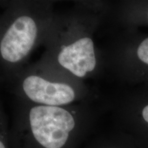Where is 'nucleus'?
<instances>
[{
	"instance_id": "1",
	"label": "nucleus",
	"mask_w": 148,
	"mask_h": 148,
	"mask_svg": "<svg viewBox=\"0 0 148 148\" xmlns=\"http://www.w3.org/2000/svg\"><path fill=\"white\" fill-rule=\"evenodd\" d=\"M29 123L34 138L45 148L63 147L75 127V121L69 111L43 105L31 109Z\"/></svg>"
},
{
	"instance_id": "2",
	"label": "nucleus",
	"mask_w": 148,
	"mask_h": 148,
	"mask_svg": "<svg viewBox=\"0 0 148 148\" xmlns=\"http://www.w3.org/2000/svg\"><path fill=\"white\" fill-rule=\"evenodd\" d=\"M36 35V24L32 18L25 15L18 17L1 38V57L9 62H17L22 60L32 48Z\"/></svg>"
},
{
	"instance_id": "3",
	"label": "nucleus",
	"mask_w": 148,
	"mask_h": 148,
	"mask_svg": "<svg viewBox=\"0 0 148 148\" xmlns=\"http://www.w3.org/2000/svg\"><path fill=\"white\" fill-rule=\"evenodd\" d=\"M23 88L31 100L43 106H58L72 102L73 88L64 83L51 82L38 75H29L23 80Z\"/></svg>"
},
{
	"instance_id": "4",
	"label": "nucleus",
	"mask_w": 148,
	"mask_h": 148,
	"mask_svg": "<svg viewBox=\"0 0 148 148\" xmlns=\"http://www.w3.org/2000/svg\"><path fill=\"white\" fill-rule=\"evenodd\" d=\"M58 61L64 69L75 76L83 77L95 69L96 57L92 40L83 37L64 46L58 56Z\"/></svg>"
},
{
	"instance_id": "5",
	"label": "nucleus",
	"mask_w": 148,
	"mask_h": 148,
	"mask_svg": "<svg viewBox=\"0 0 148 148\" xmlns=\"http://www.w3.org/2000/svg\"><path fill=\"white\" fill-rule=\"evenodd\" d=\"M137 56L142 62L148 64V38L142 41L138 46Z\"/></svg>"
},
{
	"instance_id": "6",
	"label": "nucleus",
	"mask_w": 148,
	"mask_h": 148,
	"mask_svg": "<svg viewBox=\"0 0 148 148\" xmlns=\"http://www.w3.org/2000/svg\"><path fill=\"white\" fill-rule=\"evenodd\" d=\"M142 115H143L144 120L148 123V105L144 107L143 111H142Z\"/></svg>"
},
{
	"instance_id": "7",
	"label": "nucleus",
	"mask_w": 148,
	"mask_h": 148,
	"mask_svg": "<svg viewBox=\"0 0 148 148\" xmlns=\"http://www.w3.org/2000/svg\"><path fill=\"white\" fill-rule=\"evenodd\" d=\"M0 148H5L4 146V144L3 143V142L1 141V142H0Z\"/></svg>"
},
{
	"instance_id": "8",
	"label": "nucleus",
	"mask_w": 148,
	"mask_h": 148,
	"mask_svg": "<svg viewBox=\"0 0 148 148\" xmlns=\"http://www.w3.org/2000/svg\"><path fill=\"white\" fill-rule=\"evenodd\" d=\"M147 16H148V15H147Z\"/></svg>"
}]
</instances>
